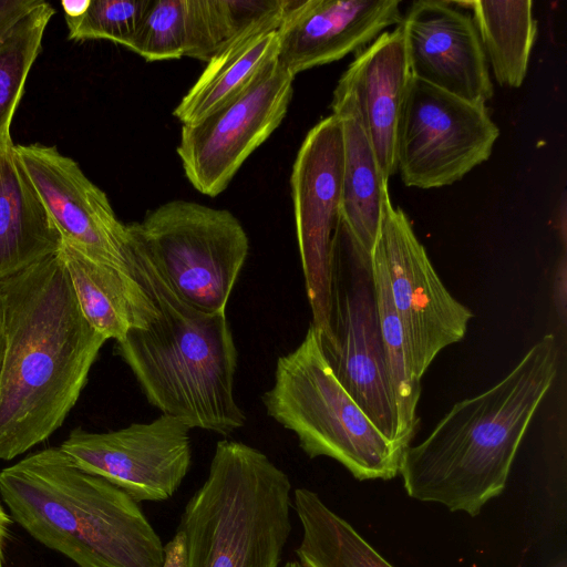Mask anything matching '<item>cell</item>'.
<instances>
[{"instance_id":"cell-11","label":"cell","mask_w":567,"mask_h":567,"mask_svg":"<svg viewBox=\"0 0 567 567\" xmlns=\"http://www.w3.org/2000/svg\"><path fill=\"white\" fill-rule=\"evenodd\" d=\"M375 245L385 262L413 373L421 380L443 349L463 340L473 312L445 288L408 216L392 205L390 195Z\"/></svg>"},{"instance_id":"cell-20","label":"cell","mask_w":567,"mask_h":567,"mask_svg":"<svg viewBox=\"0 0 567 567\" xmlns=\"http://www.w3.org/2000/svg\"><path fill=\"white\" fill-rule=\"evenodd\" d=\"M62 235L16 154L0 134V281L58 252Z\"/></svg>"},{"instance_id":"cell-23","label":"cell","mask_w":567,"mask_h":567,"mask_svg":"<svg viewBox=\"0 0 567 567\" xmlns=\"http://www.w3.org/2000/svg\"><path fill=\"white\" fill-rule=\"evenodd\" d=\"M472 11L481 43L496 82L519 87L527 74L537 34L530 0L461 2Z\"/></svg>"},{"instance_id":"cell-33","label":"cell","mask_w":567,"mask_h":567,"mask_svg":"<svg viewBox=\"0 0 567 567\" xmlns=\"http://www.w3.org/2000/svg\"><path fill=\"white\" fill-rule=\"evenodd\" d=\"M282 567H303L298 560H290L286 563Z\"/></svg>"},{"instance_id":"cell-28","label":"cell","mask_w":567,"mask_h":567,"mask_svg":"<svg viewBox=\"0 0 567 567\" xmlns=\"http://www.w3.org/2000/svg\"><path fill=\"white\" fill-rule=\"evenodd\" d=\"M42 0H0V49Z\"/></svg>"},{"instance_id":"cell-21","label":"cell","mask_w":567,"mask_h":567,"mask_svg":"<svg viewBox=\"0 0 567 567\" xmlns=\"http://www.w3.org/2000/svg\"><path fill=\"white\" fill-rule=\"evenodd\" d=\"M58 254L84 318L107 340L120 341L158 315L153 296L134 274L97 262L63 239Z\"/></svg>"},{"instance_id":"cell-8","label":"cell","mask_w":567,"mask_h":567,"mask_svg":"<svg viewBox=\"0 0 567 567\" xmlns=\"http://www.w3.org/2000/svg\"><path fill=\"white\" fill-rule=\"evenodd\" d=\"M331 279L329 332L318 337L321 351L379 431L405 451L382 351L372 258L357 249L341 221L333 241Z\"/></svg>"},{"instance_id":"cell-29","label":"cell","mask_w":567,"mask_h":567,"mask_svg":"<svg viewBox=\"0 0 567 567\" xmlns=\"http://www.w3.org/2000/svg\"><path fill=\"white\" fill-rule=\"evenodd\" d=\"M162 567H186L187 551L184 533L177 528L174 537L163 547Z\"/></svg>"},{"instance_id":"cell-2","label":"cell","mask_w":567,"mask_h":567,"mask_svg":"<svg viewBox=\"0 0 567 567\" xmlns=\"http://www.w3.org/2000/svg\"><path fill=\"white\" fill-rule=\"evenodd\" d=\"M553 334L538 340L501 381L456 402L421 443L403 452L399 474L411 498L470 516L505 488L518 447L557 375Z\"/></svg>"},{"instance_id":"cell-24","label":"cell","mask_w":567,"mask_h":567,"mask_svg":"<svg viewBox=\"0 0 567 567\" xmlns=\"http://www.w3.org/2000/svg\"><path fill=\"white\" fill-rule=\"evenodd\" d=\"M292 507L302 529L296 555L303 567H394L316 492L296 488Z\"/></svg>"},{"instance_id":"cell-7","label":"cell","mask_w":567,"mask_h":567,"mask_svg":"<svg viewBox=\"0 0 567 567\" xmlns=\"http://www.w3.org/2000/svg\"><path fill=\"white\" fill-rule=\"evenodd\" d=\"M127 229L177 299L203 313L226 312L249 251L247 233L229 210L176 199Z\"/></svg>"},{"instance_id":"cell-25","label":"cell","mask_w":567,"mask_h":567,"mask_svg":"<svg viewBox=\"0 0 567 567\" xmlns=\"http://www.w3.org/2000/svg\"><path fill=\"white\" fill-rule=\"evenodd\" d=\"M372 280L382 351L395 403L400 437L409 447L419 423L416 409L421 380L412 370L409 348L391 297L385 262L377 245L372 251Z\"/></svg>"},{"instance_id":"cell-5","label":"cell","mask_w":567,"mask_h":567,"mask_svg":"<svg viewBox=\"0 0 567 567\" xmlns=\"http://www.w3.org/2000/svg\"><path fill=\"white\" fill-rule=\"evenodd\" d=\"M290 493L288 475L265 453L219 441L178 525L186 567H279L292 529Z\"/></svg>"},{"instance_id":"cell-1","label":"cell","mask_w":567,"mask_h":567,"mask_svg":"<svg viewBox=\"0 0 567 567\" xmlns=\"http://www.w3.org/2000/svg\"><path fill=\"white\" fill-rule=\"evenodd\" d=\"M0 460L8 461L63 424L107 339L84 318L58 252L0 281Z\"/></svg>"},{"instance_id":"cell-13","label":"cell","mask_w":567,"mask_h":567,"mask_svg":"<svg viewBox=\"0 0 567 567\" xmlns=\"http://www.w3.org/2000/svg\"><path fill=\"white\" fill-rule=\"evenodd\" d=\"M189 431L179 420L162 414L151 422L105 433L75 429L60 450L135 502H159L177 491L188 472Z\"/></svg>"},{"instance_id":"cell-4","label":"cell","mask_w":567,"mask_h":567,"mask_svg":"<svg viewBox=\"0 0 567 567\" xmlns=\"http://www.w3.org/2000/svg\"><path fill=\"white\" fill-rule=\"evenodd\" d=\"M12 517L79 567H162L164 545L137 502L78 466L60 447L0 472Z\"/></svg>"},{"instance_id":"cell-27","label":"cell","mask_w":567,"mask_h":567,"mask_svg":"<svg viewBox=\"0 0 567 567\" xmlns=\"http://www.w3.org/2000/svg\"><path fill=\"white\" fill-rule=\"evenodd\" d=\"M150 4L151 0H90L82 16L65 19L68 38L110 40L128 49Z\"/></svg>"},{"instance_id":"cell-31","label":"cell","mask_w":567,"mask_h":567,"mask_svg":"<svg viewBox=\"0 0 567 567\" xmlns=\"http://www.w3.org/2000/svg\"><path fill=\"white\" fill-rule=\"evenodd\" d=\"M9 517L0 504V567L3 560V545L8 535Z\"/></svg>"},{"instance_id":"cell-19","label":"cell","mask_w":567,"mask_h":567,"mask_svg":"<svg viewBox=\"0 0 567 567\" xmlns=\"http://www.w3.org/2000/svg\"><path fill=\"white\" fill-rule=\"evenodd\" d=\"M289 0H278L214 55L174 110L183 125H194L239 94L279 50L278 28Z\"/></svg>"},{"instance_id":"cell-32","label":"cell","mask_w":567,"mask_h":567,"mask_svg":"<svg viewBox=\"0 0 567 567\" xmlns=\"http://www.w3.org/2000/svg\"><path fill=\"white\" fill-rule=\"evenodd\" d=\"M3 357H4V337H3V331H2V334L0 336V378H1L2 365H3Z\"/></svg>"},{"instance_id":"cell-14","label":"cell","mask_w":567,"mask_h":567,"mask_svg":"<svg viewBox=\"0 0 567 567\" xmlns=\"http://www.w3.org/2000/svg\"><path fill=\"white\" fill-rule=\"evenodd\" d=\"M16 154L62 239L97 262L133 274L127 226L78 163L39 143L16 145Z\"/></svg>"},{"instance_id":"cell-26","label":"cell","mask_w":567,"mask_h":567,"mask_svg":"<svg viewBox=\"0 0 567 567\" xmlns=\"http://www.w3.org/2000/svg\"><path fill=\"white\" fill-rule=\"evenodd\" d=\"M54 13L53 7L42 0L0 49V134L10 132L27 78L41 51L45 28Z\"/></svg>"},{"instance_id":"cell-3","label":"cell","mask_w":567,"mask_h":567,"mask_svg":"<svg viewBox=\"0 0 567 567\" xmlns=\"http://www.w3.org/2000/svg\"><path fill=\"white\" fill-rule=\"evenodd\" d=\"M134 275L153 296L158 315L116 341L115 352L150 404L192 429L224 436L243 427L235 400L237 349L224 313H203L177 299L128 233Z\"/></svg>"},{"instance_id":"cell-15","label":"cell","mask_w":567,"mask_h":567,"mask_svg":"<svg viewBox=\"0 0 567 567\" xmlns=\"http://www.w3.org/2000/svg\"><path fill=\"white\" fill-rule=\"evenodd\" d=\"M411 76L486 106L493 82L472 18L458 1H413L400 23Z\"/></svg>"},{"instance_id":"cell-16","label":"cell","mask_w":567,"mask_h":567,"mask_svg":"<svg viewBox=\"0 0 567 567\" xmlns=\"http://www.w3.org/2000/svg\"><path fill=\"white\" fill-rule=\"evenodd\" d=\"M398 0H289L278 63L293 76L359 52L402 21Z\"/></svg>"},{"instance_id":"cell-12","label":"cell","mask_w":567,"mask_h":567,"mask_svg":"<svg viewBox=\"0 0 567 567\" xmlns=\"http://www.w3.org/2000/svg\"><path fill=\"white\" fill-rule=\"evenodd\" d=\"M343 134L331 114L306 135L292 166L290 186L296 233L318 337L329 332L333 241L341 221Z\"/></svg>"},{"instance_id":"cell-17","label":"cell","mask_w":567,"mask_h":567,"mask_svg":"<svg viewBox=\"0 0 567 567\" xmlns=\"http://www.w3.org/2000/svg\"><path fill=\"white\" fill-rule=\"evenodd\" d=\"M278 0H151L131 51L146 61L208 62Z\"/></svg>"},{"instance_id":"cell-34","label":"cell","mask_w":567,"mask_h":567,"mask_svg":"<svg viewBox=\"0 0 567 567\" xmlns=\"http://www.w3.org/2000/svg\"><path fill=\"white\" fill-rule=\"evenodd\" d=\"M2 334V315H1V305H0V336Z\"/></svg>"},{"instance_id":"cell-10","label":"cell","mask_w":567,"mask_h":567,"mask_svg":"<svg viewBox=\"0 0 567 567\" xmlns=\"http://www.w3.org/2000/svg\"><path fill=\"white\" fill-rule=\"evenodd\" d=\"M295 76L270 61L235 97L200 122L183 125L177 154L195 189L223 193L249 155L281 124Z\"/></svg>"},{"instance_id":"cell-18","label":"cell","mask_w":567,"mask_h":567,"mask_svg":"<svg viewBox=\"0 0 567 567\" xmlns=\"http://www.w3.org/2000/svg\"><path fill=\"white\" fill-rule=\"evenodd\" d=\"M410 79L399 24L357 53L333 91L352 103L388 182L396 173L395 128Z\"/></svg>"},{"instance_id":"cell-22","label":"cell","mask_w":567,"mask_h":567,"mask_svg":"<svg viewBox=\"0 0 567 567\" xmlns=\"http://www.w3.org/2000/svg\"><path fill=\"white\" fill-rule=\"evenodd\" d=\"M331 110L343 134L341 225L358 250L371 258L389 196L388 181L352 103L333 94Z\"/></svg>"},{"instance_id":"cell-6","label":"cell","mask_w":567,"mask_h":567,"mask_svg":"<svg viewBox=\"0 0 567 567\" xmlns=\"http://www.w3.org/2000/svg\"><path fill=\"white\" fill-rule=\"evenodd\" d=\"M261 400L310 458H333L359 481L399 474L404 450L379 431L337 379L312 324L293 351L278 358L274 384Z\"/></svg>"},{"instance_id":"cell-30","label":"cell","mask_w":567,"mask_h":567,"mask_svg":"<svg viewBox=\"0 0 567 567\" xmlns=\"http://www.w3.org/2000/svg\"><path fill=\"white\" fill-rule=\"evenodd\" d=\"M90 0H80V1H70L63 0L61 1V7L64 11L65 19L69 18H78L82 16L86 8L89 7Z\"/></svg>"},{"instance_id":"cell-9","label":"cell","mask_w":567,"mask_h":567,"mask_svg":"<svg viewBox=\"0 0 567 567\" xmlns=\"http://www.w3.org/2000/svg\"><path fill=\"white\" fill-rule=\"evenodd\" d=\"M498 136L486 106L411 76L395 128V171L408 187L449 186L487 161Z\"/></svg>"}]
</instances>
